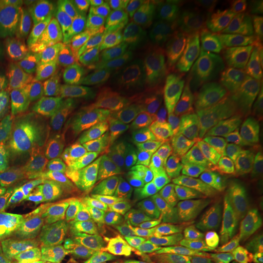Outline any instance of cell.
<instances>
[{
  "label": "cell",
  "mask_w": 263,
  "mask_h": 263,
  "mask_svg": "<svg viewBox=\"0 0 263 263\" xmlns=\"http://www.w3.org/2000/svg\"><path fill=\"white\" fill-rule=\"evenodd\" d=\"M25 241L19 227L6 215H0V263H22Z\"/></svg>",
  "instance_id": "20"
},
{
  "label": "cell",
  "mask_w": 263,
  "mask_h": 263,
  "mask_svg": "<svg viewBox=\"0 0 263 263\" xmlns=\"http://www.w3.org/2000/svg\"><path fill=\"white\" fill-rule=\"evenodd\" d=\"M257 88H263V51L259 60V75H257Z\"/></svg>",
  "instance_id": "29"
},
{
  "label": "cell",
  "mask_w": 263,
  "mask_h": 263,
  "mask_svg": "<svg viewBox=\"0 0 263 263\" xmlns=\"http://www.w3.org/2000/svg\"><path fill=\"white\" fill-rule=\"evenodd\" d=\"M15 138L24 170L47 186L66 179L89 152L67 119L48 111L19 114Z\"/></svg>",
  "instance_id": "5"
},
{
  "label": "cell",
  "mask_w": 263,
  "mask_h": 263,
  "mask_svg": "<svg viewBox=\"0 0 263 263\" xmlns=\"http://www.w3.org/2000/svg\"><path fill=\"white\" fill-rule=\"evenodd\" d=\"M155 56L157 46L148 48L141 57L129 65L101 76V81L95 88L94 95L91 97L81 119V133L86 146L110 126Z\"/></svg>",
  "instance_id": "13"
},
{
  "label": "cell",
  "mask_w": 263,
  "mask_h": 263,
  "mask_svg": "<svg viewBox=\"0 0 263 263\" xmlns=\"http://www.w3.org/2000/svg\"><path fill=\"white\" fill-rule=\"evenodd\" d=\"M193 132L180 126L173 130L142 142L122 158V177L116 197L139 189L151 187L171 179L181 149Z\"/></svg>",
  "instance_id": "12"
},
{
  "label": "cell",
  "mask_w": 263,
  "mask_h": 263,
  "mask_svg": "<svg viewBox=\"0 0 263 263\" xmlns=\"http://www.w3.org/2000/svg\"><path fill=\"white\" fill-rule=\"evenodd\" d=\"M180 224L167 218L129 249L130 263H181Z\"/></svg>",
  "instance_id": "17"
},
{
  "label": "cell",
  "mask_w": 263,
  "mask_h": 263,
  "mask_svg": "<svg viewBox=\"0 0 263 263\" xmlns=\"http://www.w3.org/2000/svg\"><path fill=\"white\" fill-rule=\"evenodd\" d=\"M65 22L9 16L0 22V111H37L47 101Z\"/></svg>",
  "instance_id": "2"
},
{
  "label": "cell",
  "mask_w": 263,
  "mask_h": 263,
  "mask_svg": "<svg viewBox=\"0 0 263 263\" xmlns=\"http://www.w3.org/2000/svg\"><path fill=\"white\" fill-rule=\"evenodd\" d=\"M167 50V56L183 82L190 111L202 100L211 84L219 57L189 32L176 12L171 13Z\"/></svg>",
  "instance_id": "14"
},
{
  "label": "cell",
  "mask_w": 263,
  "mask_h": 263,
  "mask_svg": "<svg viewBox=\"0 0 263 263\" xmlns=\"http://www.w3.org/2000/svg\"><path fill=\"white\" fill-rule=\"evenodd\" d=\"M171 197V179L114 197L98 243L124 246L141 240L167 219Z\"/></svg>",
  "instance_id": "11"
},
{
  "label": "cell",
  "mask_w": 263,
  "mask_h": 263,
  "mask_svg": "<svg viewBox=\"0 0 263 263\" xmlns=\"http://www.w3.org/2000/svg\"><path fill=\"white\" fill-rule=\"evenodd\" d=\"M6 161H8V143L5 139L3 130L0 129V174L6 167Z\"/></svg>",
  "instance_id": "27"
},
{
  "label": "cell",
  "mask_w": 263,
  "mask_h": 263,
  "mask_svg": "<svg viewBox=\"0 0 263 263\" xmlns=\"http://www.w3.org/2000/svg\"><path fill=\"white\" fill-rule=\"evenodd\" d=\"M95 60L84 27L66 21L46 101L48 113L69 119L82 110L94 82Z\"/></svg>",
  "instance_id": "7"
},
{
  "label": "cell",
  "mask_w": 263,
  "mask_h": 263,
  "mask_svg": "<svg viewBox=\"0 0 263 263\" xmlns=\"http://www.w3.org/2000/svg\"><path fill=\"white\" fill-rule=\"evenodd\" d=\"M181 263H263V260L238 254H209L197 252L183 254Z\"/></svg>",
  "instance_id": "24"
},
{
  "label": "cell",
  "mask_w": 263,
  "mask_h": 263,
  "mask_svg": "<svg viewBox=\"0 0 263 263\" xmlns=\"http://www.w3.org/2000/svg\"><path fill=\"white\" fill-rule=\"evenodd\" d=\"M238 253L263 256V226L256 228V230H252V233L246 237L245 243L241 245Z\"/></svg>",
  "instance_id": "25"
},
{
  "label": "cell",
  "mask_w": 263,
  "mask_h": 263,
  "mask_svg": "<svg viewBox=\"0 0 263 263\" xmlns=\"http://www.w3.org/2000/svg\"><path fill=\"white\" fill-rule=\"evenodd\" d=\"M122 177V158H107L88 152L66 179L48 192L72 214L88 224L107 218Z\"/></svg>",
  "instance_id": "8"
},
{
  "label": "cell",
  "mask_w": 263,
  "mask_h": 263,
  "mask_svg": "<svg viewBox=\"0 0 263 263\" xmlns=\"http://www.w3.org/2000/svg\"><path fill=\"white\" fill-rule=\"evenodd\" d=\"M19 230L25 241L22 263H73L94 247L101 230L84 222L47 187H31L22 199Z\"/></svg>",
  "instance_id": "3"
},
{
  "label": "cell",
  "mask_w": 263,
  "mask_h": 263,
  "mask_svg": "<svg viewBox=\"0 0 263 263\" xmlns=\"http://www.w3.org/2000/svg\"><path fill=\"white\" fill-rule=\"evenodd\" d=\"M234 180L250 196L263 200V149L235 171Z\"/></svg>",
  "instance_id": "21"
},
{
  "label": "cell",
  "mask_w": 263,
  "mask_h": 263,
  "mask_svg": "<svg viewBox=\"0 0 263 263\" xmlns=\"http://www.w3.org/2000/svg\"><path fill=\"white\" fill-rule=\"evenodd\" d=\"M84 29L101 76H105L155 47L164 29V18L146 2H107L98 13L86 19Z\"/></svg>",
  "instance_id": "4"
},
{
  "label": "cell",
  "mask_w": 263,
  "mask_h": 263,
  "mask_svg": "<svg viewBox=\"0 0 263 263\" xmlns=\"http://www.w3.org/2000/svg\"><path fill=\"white\" fill-rule=\"evenodd\" d=\"M105 3L107 2H76V3H70L72 5L70 9L75 10V13H78L81 18L89 19L103 9Z\"/></svg>",
  "instance_id": "26"
},
{
  "label": "cell",
  "mask_w": 263,
  "mask_h": 263,
  "mask_svg": "<svg viewBox=\"0 0 263 263\" xmlns=\"http://www.w3.org/2000/svg\"><path fill=\"white\" fill-rule=\"evenodd\" d=\"M260 54L256 43L238 41L219 57L215 73L202 100L189 111V129L209 132L215 116L222 108L250 95L257 88Z\"/></svg>",
  "instance_id": "9"
},
{
  "label": "cell",
  "mask_w": 263,
  "mask_h": 263,
  "mask_svg": "<svg viewBox=\"0 0 263 263\" xmlns=\"http://www.w3.org/2000/svg\"><path fill=\"white\" fill-rule=\"evenodd\" d=\"M73 263H130L129 250L122 245L97 243L82 253Z\"/></svg>",
  "instance_id": "22"
},
{
  "label": "cell",
  "mask_w": 263,
  "mask_h": 263,
  "mask_svg": "<svg viewBox=\"0 0 263 263\" xmlns=\"http://www.w3.org/2000/svg\"><path fill=\"white\" fill-rule=\"evenodd\" d=\"M253 222V208L231 189L197 202L189 218V237L200 253L237 254Z\"/></svg>",
  "instance_id": "6"
},
{
  "label": "cell",
  "mask_w": 263,
  "mask_h": 263,
  "mask_svg": "<svg viewBox=\"0 0 263 263\" xmlns=\"http://www.w3.org/2000/svg\"><path fill=\"white\" fill-rule=\"evenodd\" d=\"M187 31L216 57H221L234 47L238 41L228 22L218 9L215 2L206 0H183L173 5Z\"/></svg>",
  "instance_id": "16"
},
{
  "label": "cell",
  "mask_w": 263,
  "mask_h": 263,
  "mask_svg": "<svg viewBox=\"0 0 263 263\" xmlns=\"http://www.w3.org/2000/svg\"><path fill=\"white\" fill-rule=\"evenodd\" d=\"M187 120L189 101L183 82L168 56L157 53L113 122L88 149L101 157L119 158Z\"/></svg>",
  "instance_id": "1"
},
{
  "label": "cell",
  "mask_w": 263,
  "mask_h": 263,
  "mask_svg": "<svg viewBox=\"0 0 263 263\" xmlns=\"http://www.w3.org/2000/svg\"><path fill=\"white\" fill-rule=\"evenodd\" d=\"M263 149V123L262 126L254 132L253 135L247 139V141L237 149L234 158H233V174H235V171L240 168L246 161L250 160L253 155H256L257 152H260Z\"/></svg>",
  "instance_id": "23"
},
{
  "label": "cell",
  "mask_w": 263,
  "mask_h": 263,
  "mask_svg": "<svg viewBox=\"0 0 263 263\" xmlns=\"http://www.w3.org/2000/svg\"><path fill=\"white\" fill-rule=\"evenodd\" d=\"M10 16L48 19L66 22L70 3L63 0H8Z\"/></svg>",
  "instance_id": "19"
},
{
  "label": "cell",
  "mask_w": 263,
  "mask_h": 263,
  "mask_svg": "<svg viewBox=\"0 0 263 263\" xmlns=\"http://www.w3.org/2000/svg\"><path fill=\"white\" fill-rule=\"evenodd\" d=\"M9 9H8V2H0V22L9 18Z\"/></svg>",
  "instance_id": "28"
},
{
  "label": "cell",
  "mask_w": 263,
  "mask_h": 263,
  "mask_svg": "<svg viewBox=\"0 0 263 263\" xmlns=\"http://www.w3.org/2000/svg\"><path fill=\"white\" fill-rule=\"evenodd\" d=\"M234 184L233 170L218 155L209 132H193L173 168V195L200 202L221 192L235 189Z\"/></svg>",
  "instance_id": "10"
},
{
  "label": "cell",
  "mask_w": 263,
  "mask_h": 263,
  "mask_svg": "<svg viewBox=\"0 0 263 263\" xmlns=\"http://www.w3.org/2000/svg\"><path fill=\"white\" fill-rule=\"evenodd\" d=\"M263 123V88L222 108L209 129V136L218 155L231 167L237 149ZM233 170V168H231Z\"/></svg>",
  "instance_id": "15"
},
{
  "label": "cell",
  "mask_w": 263,
  "mask_h": 263,
  "mask_svg": "<svg viewBox=\"0 0 263 263\" xmlns=\"http://www.w3.org/2000/svg\"><path fill=\"white\" fill-rule=\"evenodd\" d=\"M215 3L237 37L257 44L263 34V0H221Z\"/></svg>",
  "instance_id": "18"
}]
</instances>
